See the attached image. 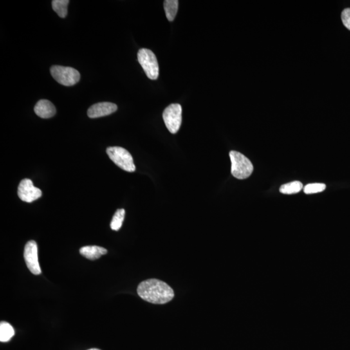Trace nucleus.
<instances>
[{"mask_svg": "<svg viewBox=\"0 0 350 350\" xmlns=\"http://www.w3.org/2000/svg\"><path fill=\"white\" fill-rule=\"evenodd\" d=\"M69 2L68 0H53L52 2L53 11L62 19H64L67 16Z\"/></svg>", "mask_w": 350, "mask_h": 350, "instance_id": "obj_14", "label": "nucleus"}, {"mask_svg": "<svg viewBox=\"0 0 350 350\" xmlns=\"http://www.w3.org/2000/svg\"><path fill=\"white\" fill-rule=\"evenodd\" d=\"M182 107L179 104L169 105L163 111V119L166 127L170 133L176 134L182 123Z\"/></svg>", "mask_w": 350, "mask_h": 350, "instance_id": "obj_6", "label": "nucleus"}, {"mask_svg": "<svg viewBox=\"0 0 350 350\" xmlns=\"http://www.w3.org/2000/svg\"><path fill=\"white\" fill-rule=\"evenodd\" d=\"M50 71L55 80L64 86H73L80 80L79 72L71 67L53 66L51 67Z\"/></svg>", "mask_w": 350, "mask_h": 350, "instance_id": "obj_5", "label": "nucleus"}, {"mask_svg": "<svg viewBox=\"0 0 350 350\" xmlns=\"http://www.w3.org/2000/svg\"><path fill=\"white\" fill-rule=\"evenodd\" d=\"M34 111L38 116L44 119L52 118L56 114V109L53 103L46 100H40L36 104Z\"/></svg>", "mask_w": 350, "mask_h": 350, "instance_id": "obj_10", "label": "nucleus"}, {"mask_svg": "<svg viewBox=\"0 0 350 350\" xmlns=\"http://www.w3.org/2000/svg\"><path fill=\"white\" fill-rule=\"evenodd\" d=\"M166 17L169 21H173L178 11L179 1L177 0H165L163 2Z\"/></svg>", "mask_w": 350, "mask_h": 350, "instance_id": "obj_12", "label": "nucleus"}, {"mask_svg": "<svg viewBox=\"0 0 350 350\" xmlns=\"http://www.w3.org/2000/svg\"><path fill=\"white\" fill-rule=\"evenodd\" d=\"M80 254L90 260L99 259L102 255L107 254V250L98 246H83L79 250Z\"/></svg>", "mask_w": 350, "mask_h": 350, "instance_id": "obj_11", "label": "nucleus"}, {"mask_svg": "<svg viewBox=\"0 0 350 350\" xmlns=\"http://www.w3.org/2000/svg\"><path fill=\"white\" fill-rule=\"evenodd\" d=\"M341 19L344 26L350 31V8L345 9L342 11Z\"/></svg>", "mask_w": 350, "mask_h": 350, "instance_id": "obj_18", "label": "nucleus"}, {"mask_svg": "<svg viewBox=\"0 0 350 350\" xmlns=\"http://www.w3.org/2000/svg\"><path fill=\"white\" fill-rule=\"evenodd\" d=\"M108 155L116 165L127 172L135 171L133 158L130 152L124 148L111 147L107 149Z\"/></svg>", "mask_w": 350, "mask_h": 350, "instance_id": "obj_3", "label": "nucleus"}, {"mask_svg": "<svg viewBox=\"0 0 350 350\" xmlns=\"http://www.w3.org/2000/svg\"><path fill=\"white\" fill-rule=\"evenodd\" d=\"M230 157L232 162L231 172L233 176L239 180L248 178L253 170L250 160L243 154L234 151L230 152Z\"/></svg>", "mask_w": 350, "mask_h": 350, "instance_id": "obj_2", "label": "nucleus"}, {"mask_svg": "<svg viewBox=\"0 0 350 350\" xmlns=\"http://www.w3.org/2000/svg\"><path fill=\"white\" fill-rule=\"evenodd\" d=\"M118 110V106L114 103L102 102L96 103L90 107L87 114L89 118H98L101 117L109 116Z\"/></svg>", "mask_w": 350, "mask_h": 350, "instance_id": "obj_9", "label": "nucleus"}, {"mask_svg": "<svg viewBox=\"0 0 350 350\" xmlns=\"http://www.w3.org/2000/svg\"><path fill=\"white\" fill-rule=\"evenodd\" d=\"M18 195L22 201L32 203L42 196V192L39 188L35 187L30 179H26L20 182Z\"/></svg>", "mask_w": 350, "mask_h": 350, "instance_id": "obj_8", "label": "nucleus"}, {"mask_svg": "<svg viewBox=\"0 0 350 350\" xmlns=\"http://www.w3.org/2000/svg\"><path fill=\"white\" fill-rule=\"evenodd\" d=\"M326 186L324 184H309L304 187V192L307 195L317 194L324 192L326 190Z\"/></svg>", "mask_w": 350, "mask_h": 350, "instance_id": "obj_17", "label": "nucleus"}, {"mask_svg": "<svg viewBox=\"0 0 350 350\" xmlns=\"http://www.w3.org/2000/svg\"><path fill=\"white\" fill-rule=\"evenodd\" d=\"M89 350H100V349H96V348H93V349H90Z\"/></svg>", "mask_w": 350, "mask_h": 350, "instance_id": "obj_19", "label": "nucleus"}, {"mask_svg": "<svg viewBox=\"0 0 350 350\" xmlns=\"http://www.w3.org/2000/svg\"><path fill=\"white\" fill-rule=\"evenodd\" d=\"M138 295L146 302L154 304H164L174 297L173 290L164 282L157 279L146 280L137 289Z\"/></svg>", "mask_w": 350, "mask_h": 350, "instance_id": "obj_1", "label": "nucleus"}, {"mask_svg": "<svg viewBox=\"0 0 350 350\" xmlns=\"http://www.w3.org/2000/svg\"><path fill=\"white\" fill-rule=\"evenodd\" d=\"M15 335V330L10 323H0V341L2 342H9Z\"/></svg>", "mask_w": 350, "mask_h": 350, "instance_id": "obj_13", "label": "nucleus"}, {"mask_svg": "<svg viewBox=\"0 0 350 350\" xmlns=\"http://www.w3.org/2000/svg\"><path fill=\"white\" fill-rule=\"evenodd\" d=\"M303 188V185L299 181L292 182V183L284 185L280 188V192L283 194L291 195L297 194Z\"/></svg>", "mask_w": 350, "mask_h": 350, "instance_id": "obj_15", "label": "nucleus"}, {"mask_svg": "<svg viewBox=\"0 0 350 350\" xmlns=\"http://www.w3.org/2000/svg\"><path fill=\"white\" fill-rule=\"evenodd\" d=\"M125 211L124 209H119L116 211L112 218L111 228L114 231H118L122 227L123 220L125 218Z\"/></svg>", "mask_w": 350, "mask_h": 350, "instance_id": "obj_16", "label": "nucleus"}, {"mask_svg": "<svg viewBox=\"0 0 350 350\" xmlns=\"http://www.w3.org/2000/svg\"><path fill=\"white\" fill-rule=\"evenodd\" d=\"M24 259L30 272L35 275L42 273L38 258V246L35 241H29L25 246Z\"/></svg>", "mask_w": 350, "mask_h": 350, "instance_id": "obj_7", "label": "nucleus"}, {"mask_svg": "<svg viewBox=\"0 0 350 350\" xmlns=\"http://www.w3.org/2000/svg\"><path fill=\"white\" fill-rule=\"evenodd\" d=\"M139 63L144 70L147 77L156 80L159 75V66L155 55L150 49H140L138 53Z\"/></svg>", "mask_w": 350, "mask_h": 350, "instance_id": "obj_4", "label": "nucleus"}]
</instances>
